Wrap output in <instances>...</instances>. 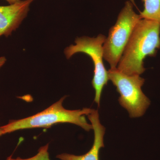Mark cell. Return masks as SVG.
<instances>
[{"label":"cell","mask_w":160,"mask_h":160,"mask_svg":"<svg viewBox=\"0 0 160 160\" xmlns=\"http://www.w3.org/2000/svg\"><path fill=\"white\" fill-rule=\"evenodd\" d=\"M141 19L133 10V3L126 1L103 44V58L111 69L117 68L133 29Z\"/></svg>","instance_id":"3"},{"label":"cell","mask_w":160,"mask_h":160,"mask_svg":"<svg viewBox=\"0 0 160 160\" xmlns=\"http://www.w3.org/2000/svg\"><path fill=\"white\" fill-rule=\"evenodd\" d=\"M160 23L141 19L136 25L117 69L128 75H140L146 70L144 60L155 57L160 48Z\"/></svg>","instance_id":"1"},{"label":"cell","mask_w":160,"mask_h":160,"mask_svg":"<svg viewBox=\"0 0 160 160\" xmlns=\"http://www.w3.org/2000/svg\"><path fill=\"white\" fill-rule=\"evenodd\" d=\"M108 73L109 79L120 95V104L127 110L129 117L136 118L143 116L150 104V100L142 90L145 79L138 75L124 74L117 68L109 69Z\"/></svg>","instance_id":"4"},{"label":"cell","mask_w":160,"mask_h":160,"mask_svg":"<svg viewBox=\"0 0 160 160\" xmlns=\"http://www.w3.org/2000/svg\"><path fill=\"white\" fill-rule=\"evenodd\" d=\"M4 135V132H3V129H2V127H0V136Z\"/></svg>","instance_id":"12"},{"label":"cell","mask_w":160,"mask_h":160,"mask_svg":"<svg viewBox=\"0 0 160 160\" xmlns=\"http://www.w3.org/2000/svg\"><path fill=\"white\" fill-rule=\"evenodd\" d=\"M6 1H7L10 5H11V4H15V3L19 2L22 0H6Z\"/></svg>","instance_id":"11"},{"label":"cell","mask_w":160,"mask_h":160,"mask_svg":"<svg viewBox=\"0 0 160 160\" xmlns=\"http://www.w3.org/2000/svg\"><path fill=\"white\" fill-rule=\"evenodd\" d=\"M94 131V139L91 149L86 154L77 156L63 153L58 155L57 158L61 160H99V153L100 149L104 147V137L105 133L104 126L101 124L98 112L93 109L92 112L87 116Z\"/></svg>","instance_id":"7"},{"label":"cell","mask_w":160,"mask_h":160,"mask_svg":"<svg viewBox=\"0 0 160 160\" xmlns=\"http://www.w3.org/2000/svg\"><path fill=\"white\" fill-rule=\"evenodd\" d=\"M66 96L47 109L36 114L19 120H11L1 126L4 134L22 129L47 128L58 123H71L81 127L87 132L92 129L91 124L87 122L85 116L90 114L93 109L85 108L78 110H68L62 105Z\"/></svg>","instance_id":"2"},{"label":"cell","mask_w":160,"mask_h":160,"mask_svg":"<svg viewBox=\"0 0 160 160\" xmlns=\"http://www.w3.org/2000/svg\"><path fill=\"white\" fill-rule=\"evenodd\" d=\"M34 0H23L9 6H0V37L11 35L26 18Z\"/></svg>","instance_id":"6"},{"label":"cell","mask_w":160,"mask_h":160,"mask_svg":"<svg viewBox=\"0 0 160 160\" xmlns=\"http://www.w3.org/2000/svg\"><path fill=\"white\" fill-rule=\"evenodd\" d=\"M144 9L140 12L141 18L160 23V0H142Z\"/></svg>","instance_id":"8"},{"label":"cell","mask_w":160,"mask_h":160,"mask_svg":"<svg viewBox=\"0 0 160 160\" xmlns=\"http://www.w3.org/2000/svg\"><path fill=\"white\" fill-rule=\"evenodd\" d=\"M6 61V58L5 57H0V68L5 64Z\"/></svg>","instance_id":"10"},{"label":"cell","mask_w":160,"mask_h":160,"mask_svg":"<svg viewBox=\"0 0 160 160\" xmlns=\"http://www.w3.org/2000/svg\"><path fill=\"white\" fill-rule=\"evenodd\" d=\"M106 39V36L102 34L98 35L96 38L87 36L78 38L75 41V45H70L64 50V53L68 59L79 52L85 53L91 58L94 67L92 84L95 91L94 101L98 106L102 91L109 80L108 71L103 61V46Z\"/></svg>","instance_id":"5"},{"label":"cell","mask_w":160,"mask_h":160,"mask_svg":"<svg viewBox=\"0 0 160 160\" xmlns=\"http://www.w3.org/2000/svg\"><path fill=\"white\" fill-rule=\"evenodd\" d=\"M48 149L49 144L40 147V149L38 150L37 154L32 157L23 159L20 158H12L11 157H9L7 159V160H50Z\"/></svg>","instance_id":"9"}]
</instances>
